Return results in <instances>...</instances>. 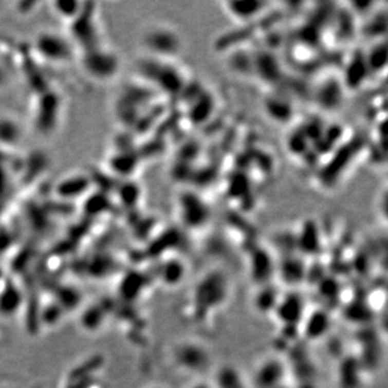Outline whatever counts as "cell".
Listing matches in <instances>:
<instances>
[{
    "label": "cell",
    "instance_id": "1",
    "mask_svg": "<svg viewBox=\"0 0 388 388\" xmlns=\"http://www.w3.org/2000/svg\"><path fill=\"white\" fill-rule=\"evenodd\" d=\"M38 39L39 51L54 61L63 62L71 57V47L63 37L57 34H42Z\"/></svg>",
    "mask_w": 388,
    "mask_h": 388
}]
</instances>
